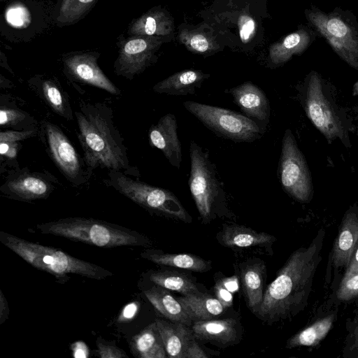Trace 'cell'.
Masks as SVG:
<instances>
[{
  "mask_svg": "<svg viewBox=\"0 0 358 358\" xmlns=\"http://www.w3.org/2000/svg\"><path fill=\"white\" fill-rule=\"evenodd\" d=\"M227 92L245 115L255 121L264 132L269 122L271 108L264 91L247 81Z\"/></svg>",
  "mask_w": 358,
  "mask_h": 358,
  "instance_id": "obj_15",
  "label": "cell"
},
{
  "mask_svg": "<svg viewBox=\"0 0 358 358\" xmlns=\"http://www.w3.org/2000/svg\"><path fill=\"white\" fill-rule=\"evenodd\" d=\"M0 125L1 128L23 130L37 126L34 117L10 101L6 94L0 96Z\"/></svg>",
  "mask_w": 358,
  "mask_h": 358,
  "instance_id": "obj_32",
  "label": "cell"
},
{
  "mask_svg": "<svg viewBox=\"0 0 358 358\" xmlns=\"http://www.w3.org/2000/svg\"><path fill=\"white\" fill-rule=\"evenodd\" d=\"M183 106L217 136L236 143H252L264 133L255 121L229 109L192 101Z\"/></svg>",
  "mask_w": 358,
  "mask_h": 358,
  "instance_id": "obj_8",
  "label": "cell"
},
{
  "mask_svg": "<svg viewBox=\"0 0 358 358\" xmlns=\"http://www.w3.org/2000/svg\"><path fill=\"white\" fill-rule=\"evenodd\" d=\"M189 156V190L202 222L206 223L227 212L226 194L208 151L191 141Z\"/></svg>",
  "mask_w": 358,
  "mask_h": 358,
  "instance_id": "obj_5",
  "label": "cell"
},
{
  "mask_svg": "<svg viewBox=\"0 0 358 358\" xmlns=\"http://www.w3.org/2000/svg\"><path fill=\"white\" fill-rule=\"evenodd\" d=\"M31 90L55 114L71 121L75 117L68 94L51 78H39L29 82Z\"/></svg>",
  "mask_w": 358,
  "mask_h": 358,
  "instance_id": "obj_20",
  "label": "cell"
},
{
  "mask_svg": "<svg viewBox=\"0 0 358 358\" xmlns=\"http://www.w3.org/2000/svg\"><path fill=\"white\" fill-rule=\"evenodd\" d=\"M143 292L153 307L170 321L180 322L189 327L193 324L180 302L168 289L155 285Z\"/></svg>",
  "mask_w": 358,
  "mask_h": 358,
  "instance_id": "obj_24",
  "label": "cell"
},
{
  "mask_svg": "<svg viewBox=\"0 0 358 358\" xmlns=\"http://www.w3.org/2000/svg\"><path fill=\"white\" fill-rule=\"evenodd\" d=\"M354 338H355V341H354L355 342H354V344L352 348L353 349H358V324L355 327V331H354Z\"/></svg>",
  "mask_w": 358,
  "mask_h": 358,
  "instance_id": "obj_45",
  "label": "cell"
},
{
  "mask_svg": "<svg viewBox=\"0 0 358 358\" xmlns=\"http://www.w3.org/2000/svg\"><path fill=\"white\" fill-rule=\"evenodd\" d=\"M162 43L159 36H134L128 38L122 45L115 63L116 73L132 80L150 64Z\"/></svg>",
  "mask_w": 358,
  "mask_h": 358,
  "instance_id": "obj_13",
  "label": "cell"
},
{
  "mask_svg": "<svg viewBox=\"0 0 358 358\" xmlns=\"http://www.w3.org/2000/svg\"><path fill=\"white\" fill-rule=\"evenodd\" d=\"M219 243L233 250H252L271 246L275 238L267 233L257 231L243 225H224L217 234Z\"/></svg>",
  "mask_w": 358,
  "mask_h": 358,
  "instance_id": "obj_19",
  "label": "cell"
},
{
  "mask_svg": "<svg viewBox=\"0 0 358 358\" xmlns=\"http://www.w3.org/2000/svg\"><path fill=\"white\" fill-rule=\"evenodd\" d=\"M74 356L76 357H86L87 352H86V347L83 343H77L74 350Z\"/></svg>",
  "mask_w": 358,
  "mask_h": 358,
  "instance_id": "obj_44",
  "label": "cell"
},
{
  "mask_svg": "<svg viewBox=\"0 0 358 358\" xmlns=\"http://www.w3.org/2000/svg\"><path fill=\"white\" fill-rule=\"evenodd\" d=\"M283 189L299 202H308L313 195L310 173L303 153L290 129L284 134L278 167Z\"/></svg>",
  "mask_w": 358,
  "mask_h": 358,
  "instance_id": "obj_11",
  "label": "cell"
},
{
  "mask_svg": "<svg viewBox=\"0 0 358 358\" xmlns=\"http://www.w3.org/2000/svg\"><path fill=\"white\" fill-rule=\"evenodd\" d=\"M173 28V20L160 10L147 12L136 19L130 27L134 36H161L170 34Z\"/></svg>",
  "mask_w": 358,
  "mask_h": 358,
  "instance_id": "obj_30",
  "label": "cell"
},
{
  "mask_svg": "<svg viewBox=\"0 0 358 358\" xmlns=\"http://www.w3.org/2000/svg\"><path fill=\"white\" fill-rule=\"evenodd\" d=\"M209 76V74L200 70H183L158 82L153 86L152 90L159 94L173 96L193 94L196 89L200 87Z\"/></svg>",
  "mask_w": 358,
  "mask_h": 358,
  "instance_id": "obj_22",
  "label": "cell"
},
{
  "mask_svg": "<svg viewBox=\"0 0 358 358\" xmlns=\"http://www.w3.org/2000/svg\"><path fill=\"white\" fill-rule=\"evenodd\" d=\"M38 127L45 150L59 172L74 187L85 184L92 173L68 136L47 120H42Z\"/></svg>",
  "mask_w": 358,
  "mask_h": 358,
  "instance_id": "obj_9",
  "label": "cell"
},
{
  "mask_svg": "<svg viewBox=\"0 0 358 358\" xmlns=\"http://www.w3.org/2000/svg\"><path fill=\"white\" fill-rule=\"evenodd\" d=\"M147 277L154 285L182 295L200 292L194 281L183 273L169 270L151 271L147 273Z\"/></svg>",
  "mask_w": 358,
  "mask_h": 358,
  "instance_id": "obj_31",
  "label": "cell"
},
{
  "mask_svg": "<svg viewBox=\"0 0 358 358\" xmlns=\"http://www.w3.org/2000/svg\"><path fill=\"white\" fill-rule=\"evenodd\" d=\"M334 319V315L332 314L317 320L290 338L287 342V348L317 345L331 329Z\"/></svg>",
  "mask_w": 358,
  "mask_h": 358,
  "instance_id": "obj_33",
  "label": "cell"
},
{
  "mask_svg": "<svg viewBox=\"0 0 358 358\" xmlns=\"http://www.w3.org/2000/svg\"><path fill=\"white\" fill-rule=\"evenodd\" d=\"M0 242L33 267L52 275L64 284L70 274L93 280H103L113 273L97 264L80 259L62 250L48 247L0 231Z\"/></svg>",
  "mask_w": 358,
  "mask_h": 358,
  "instance_id": "obj_4",
  "label": "cell"
},
{
  "mask_svg": "<svg viewBox=\"0 0 358 358\" xmlns=\"http://www.w3.org/2000/svg\"><path fill=\"white\" fill-rule=\"evenodd\" d=\"M34 231L62 237L88 245L112 248L122 246L149 248L152 241L127 227L91 217H70L37 224Z\"/></svg>",
  "mask_w": 358,
  "mask_h": 358,
  "instance_id": "obj_3",
  "label": "cell"
},
{
  "mask_svg": "<svg viewBox=\"0 0 358 358\" xmlns=\"http://www.w3.org/2000/svg\"><path fill=\"white\" fill-rule=\"evenodd\" d=\"M239 327L232 318L212 319L194 322L192 330L196 340L229 346L238 342Z\"/></svg>",
  "mask_w": 358,
  "mask_h": 358,
  "instance_id": "obj_18",
  "label": "cell"
},
{
  "mask_svg": "<svg viewBox=\"0 0 358 358\" xmlns=\"http://www.w3.org/2000/svg\"><path fill=\"white\" fill-rule=\"evenodd\" d=\"M0 192L6 196L30 202L47 199L56 189L57 178L48 171H31L27 167L7 170Z\"/></svg>",
  "mask_w": 358,
  "mask_h": 358,
  "instance_id": "obj_12",
  "label": "cell"
},
{
  "mask_svg": "<svg viewBox=\"0 0 358 358\" xmlns=\"http://www.w3.org/2000/svg\"><path fill=\"white\" fill-rule=\"evenodd\" d=\"M138 310V305L136 303H131L127 305L122 313L121 317L123 320L132 318Z\"/></svg>",
  "mask_w": 358,
  "mask_h": 358,
  "instance_id": "obj_43",
  "label": "cell"
},
{
  "mask_svg": "<svg viewBox=\"0 0 358 358\" xmlns=\"http://www.w3.org/2000/svg\"><path fill=\"white\" fill-rule=\"evenodd\" d=\"M177 299L194 322L215 319L224 307L215 296L200 292L182 295Z\"/></svg>",
  "mask_w": 358,
  "mask_h": 358,
  "instance_id": "obj_27",
  "label": "cell"
},
{
  "mask_svg": "<svg viewBox=\"0 0 358 358\" xmlns=\"http://www.w3.org/2000/svg\"><path fill=\"white\" fill-rule=\"evenodd\" d=\"M74 116L83 159L91 173L101 168L139 176L138 169L130 163L124 138L114 122L113 110L108 104L80 100Z\"/></svg>",
  "mask_w": 358,
  "mask_h": 358,
  "instance_id": "obj_1",
  "label": "cell"
},
{
  "mask_svg": "<svg viewBox=\"0 0 358 358\" xmlns=\"http://www.w3.org/2000/svg\"><path fill=\"white\" fill-rule=\"evenodd\" d=\"M96 353L101 358H124L128 355L121 348L115 345L114 341H108L101 336L96 340Z\"/></svg>",
  "mask_w": 358,
  "mask_h": 358,
  "instance_id": "obj_37",
  "label": "cell"
},
{
  "mask_svg": "<svg viewBox=\"0 0 358 358\" xmlns=\"http://www.w3.org/2000/svg\"><path fill=\"white\" fill-rule=\"evenodd\" d=\"M220 281L231 292H235L238 289V278L236 275L226 278Z\"/></svg>",
  "mask_w": 358,
  "mask_h": 358,
  "instance_id": "obj_42",
  "label": "cell"
},
{
  "mask_svg": "<svg viewBox=\"0 0 358 358\" xmlns=\"http://www.w3.org/2000/svg\"><path fill=\"white\" fill-rule=\"evenodd\" d=\"M130 348L134 356L139 358L168 357L155 321L132 338Z\"/></svg>",
  "mask_w": 358,
  "mask_h": 358,
  "instance_id": "obj_29",
  "label": "cell"
},
{
  "mask_svg": "<svg viewBox=\"0 0 358 358\" xmlns=\"http://www.w3.org/2000/svg\"><path fill=\"white\" fill-rule=\"evenodd\" d=\"M358 244V218L348 213L344 218L333 248L336 266H348Z\"/></svg>",
  "mask_w": 358,
  "mask_h": 358,
  "instance_id": "obj_25",
  "label": "cell"
},
{
  "mask_svg": "<svg viewBox=\"0 0 358 358\" xmlns=\"http://www.w3.org/2000/svg\"><path fill=\"white\" fill-rule=\"evenodd\" d=\"M266 266L260 259H249L240 266V280L248 308L256 315L264 294Z\"/></svg>",
  "mask_w": 358,
  "mask_h": 358,
  "instance_id": "obj_17",
  "label": "cell"
},
{
  "mask_svg": "<svg viewBox=\"0 0 358 358\" xmlns=\"http://www.w3.org/2000/svg\"><path fill=\"white\" fill-rule=\"evenodd\" d=\"M104 182L150 213L191 223L192 218L178 197L168 189L141 181L115 170L108 171Z\"/></svg>",
  "mask_w": 358,
  "mask_h": 358,
  "instance_id": "obj_7",
  "label": "cell"
},
{
  "mask_svg": "<svg viewBox=\"0 0 358 358\" xmlns=\"http://www.w3.org/2000/svg\"><path fill=\"white\" fill-rule=\"evenodd\" d=\"M329 92L320 76L312 71L302 87L301 104L306 116L329 143L338 138L347 145V120Z\"/></svg>",
  "mask_w": 358,
  "mask_h": 358,
  "instance_id": "obj_6",
  "label": "cell"
},
{
  "mask_svg": "<svg viewBox=\"0 0 358 358\" xmlns=\"http://www.w3.org/2000/svg\"><path fill=\"white\" fill-rule=\"evenodd\" d=\"M10 309L7 299L3 292L0 290V324H2L8 318Z\"/></svg>",
  "mask_w": 358,
  "mask_h": 358,
  "instance_id": "obj_41",
  "label": "cell"
},
{
  "mask_svg": "<svg viewBox=\"0 0 358 358\" xmlns=\"http://www.w3.org/2000/svg\"><path fill=\"white\" fill-rule=\"evenodd\" d=\"M239 36L243 43L250 42L256 32V22L248 14H241L238 20Z\"/></svg>",
  "mask_w": 358,
  "mask_h": 358,
  "instance_id": "obj_38",
  "label": "cell"
},
{
  "mask_svg": "<svg viewBox=\"0 0 358 358\" xmlns=\"http://www.w3.org/2000/svg\"><path fill=\"white\" fill-rule=\"evenodd\" d=\"M350 262H358V244L357 248L351 258Z\"/></svg>",
  "mask_w": 358,
  "mask_h": 358,
  "instance_id": "obj_46",
  "label": "cell"
},
{
  "mask_svg": "<svg viewBox=\"0 0 358 358\" xmlns=\"http://www.w3.org/2000/svg\"><path fill=\"white\" fill-rule=\"evenodd\" d=\"M352 92H353V95H355V96L358 95V80L353 86Z\"/></svg>",
  "mask_w": 358,
  "mask_h": 358,
  "instance_id": "obj_47",
  "label": "cell"
},
{
  "mask_svg": "<svg viewBox=\"0 0 358 358\" xmlns=\"http://www.w3.org/2000/svg\"><path fill=\"white\" fill-rule=\"evenodd\" d=\"M38 126L23 130L5 129L0 132V173L19 166L17 156L22 141L38 135Z\"/></svg>",
  "mask_w": 358,
  "mask_h": 358,
  "instance_id": "obj_23",
  "label": "cell"
},
{
  "mask_svg": "<svg viewBox=\"0 0 358 358\" xmlns=\"http://www.w3.org/2000/svg\"><path fill=\"white\" fill-rule=\"evenodd\" d=\"M308 21L349 65L358 70V29L347 17L313 8L306 12Z\"/></svg>",
  "mask_w": 358,
  "mask_h": 358,
  "instance_id": "obj_10",
  "label": "cell"
},
{
  "mask_svg": "<svg viewBox=\"0 0 358 358\" xmlns=\"http://www.w3.org/2000/svg\"><path fill=\"white\" fill-rule=\"evenodd\" d=\"M178 38L189 51L194 53L208 54L219 49L217 43L210 35L198 30L182 29Z\"/></svg>",
  "mask_w": 358,
  "mask_h": 358,
  "instance_id": "obj_34",
  "label": "cell"
},
{
  "mask_svg": "<svg viewBox=\"0 0 358 358\" xmlns=\"http://www.w3.org/2000/svg\"><path fill=\"white\" fill-rule=\"evenodd\" d=\"M67 74L74 82L90 85L113 95L120 90L104 74L97 64V56L90 53L74 54L64 59Z\"/></svg>",
  "mask_w": 358,
  "mask_h": 358,
  "instance_id": "obj_14",
  "label": "cell"
},
{
  "mask_svg": "<svg viewBox=\"0 0 358 358\" xmlns=\"http://www.w3.org/2000/svg\"><path fill=\"white\" fill-rule=\"evenodd\" d=\"M319 247L313 243L295 250L266 289L257 317L271 324L294 316L307 301L320 262Z\"/></svg>",
  "mask_w": 358,
  "mask_h": 358,
  "instance_id": "obj_2",
  "label": "cell"
},
{
  "mask_svg": "<svg viewBox=\"0 0 358 358\" xmlns=\"http://www.w3.org/2000/svg\"><path fill=\"white\" fill-rule=\"evenodd\" d=\"M311 41L310 33L306 29H300L271 45L269 59L273 64H282L294 55L302 53Z\"/></svg>",
  "mask_w": 358,
  "mask_h": 358,
  "instance_id": "obj_28",
  "label": "cell"
},
{
  "mask_svg": "<svg viewBox=\"0 0 358 358\" xmlns=\"http://www.w3.org/2000/svg\"><path fill=\"white\" fill-rule=\"evenodd\" d=\"M337 298L348 301L358 296V262H350L336 292Z\"/></svg>",
  "mask_w": 358,
  "mask_h": 358,
  "instance_id": "obj_36",
  "label": "cell"
},
{
  "mask_svg": "<svg viewBox=\"0 0 358 358\" xmlns=\"http://www.w3.org/2000/svg\"><path fill=\"white\" fill-rule=\"evenodd\" d=\"M155 322L167 356L172 358H185L187 348L196 339L192 328L180 322H168L161 319H156Z\"/></svg>",
  "mask_w": 358,
  "mask_h": 358,
  "instance_id": "obj_21",
  "label": "cell"
},
{
  "mask_svg": "<svg viewBox=\"0 0 358 358\" xmlns=\"http://www.w3.org/2000/svg\"><path fill=\"white\" fill-rule=\"evenodd\" d=\"M96 0H62L57 21L69 23L82 17L95 3Z\"/></svg>",
  "mask_w": 358,
  "mask_h": 358,
  "instance_id": "obj_35",
  "label": "cell"
},
{
  "mask_svg": "<svg viewBox=\"0 0 358 358\" xmlns=\"http://www.w3.org/2000/svg\"><path fill=\"white\" fill-rule=\"evenodd\" d=\"M217 299L221 302L224 308H229L233 304L232 292L229 291L220 281L217 282L214 287Z\"/></svg>",
  "mask_w": 358,
  "mask_h": 358,
  "instance_id": "obj_39",
  "label": "cell"
},
{
  "mask_svg": "<svg viewBox=\"0 0 358 358\" xmlns=\"http://www.w3.org/2000/svg\"><path fill=\"white\" fill-rule=\"evenodd\" d=\"M175 115H163L148 132L150 145L159 150L173 166L180 169L182 162V147L178 136Z\"/></svg>",
  "mask_w": 358,
  "mask_h": 358,
  "instance_id": "obj_16",
  "label": "cell"
},
{
  "mask_svg": "<svg viewBox=\"0 0 358 358\" xmlns=\"http://www.w3.org/2000/svg\"><path fill=\"white\" fill-rule=\"evenodd\" d=\"M141 257L156 264L206 272L211 268V263L201 257L189 253H166L160 250L146 248Z\"/></svg>",
  "mask_w": 358,
  "mask_h": 358,
  "instance_id": "obj_26",
  "label": "cell"
},
{
  "mask_svg": "<svg viewBox=\"0 0 358 358\" xmlns=\"http://www.w3.org/2000/svg\"><path fill=\"white\" fill-rule=\"evenodd\" d=\"M196 340H194L187 348L185 358H207L208 357Z\"/></svg>",
  "mask_w": 358,
  "mask_h": 358,
  "instance_id": "obj_40",
  "label": "cell"
}]
</instances>
